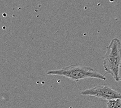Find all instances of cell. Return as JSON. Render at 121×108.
Returning a JSON list of instances; mask_svg holds the SVG:
<instances>
[{"mask_svg": "<svg viewBox=\"0 0 121 108\" xmlns=\"http://www.w3.org/2000/svg\"><path fill=\"white\" fill-rule=\"evenodd\" d=\"M47 74L48 75L64 76L74 81L90 78L106 80L105 76L92 68L80 65H70L60 69L49 70Z\"/></svg>", "mask_w": 121, "mask_h": 108, "instance_id": "obj_1", "label": "cell"}, {"mask_svg": "<svg viewBox=\"0 0 121 108\" xmlns=\"http://www.w3.org/2000/svg\"><path fill=\"white\" fill-rule=\"evenodd\" d=\"M121 65V43L114 38L111 40L107 48L103 66L106 72L109 73L117 82L121 80L120 68Z\"/></svg>", "mask_w": 121, "mask_h": 108, "instance_id": "obj_2", "label": "cell"}, {"mask_svg": "<svg viewBox=\"0 0 121 108\" xmlns=\"http://www.w3.org/2000/svg\"><path fill=\"white\" fill-rule=\"evenodd\" d=\"M83 96H94L103 100L121 99V94L117 90L105 85H98L83 90L80 93Z\"/></svg>", "mask_w": 121, "mask_h": 108, "instance_id": "obj_3", "label": "cell"}, {"mask_svg": "<svg viewBox=\"0 0 121 108\" xmlns=\"http://www.w3.org/2000/svg\"><path fill=\"white\" fill-rule=\"evenodd\" d=\"M121 99H117L109 100L107 108H121Z\"/></svg>", "mask_w": 121, "mask_h": 108, "instance_id": "obj_4", "label": "cell"}]
</instances>
